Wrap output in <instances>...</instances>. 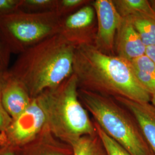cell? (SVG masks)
<instances>
[{
	"label": "cell",
	"instance_id": "obj_1",
	"mask_svg": "<svg viewBox=\"0 0 155 155\" xmlns=\"http://www.w3.org/2000/svg\"><path fill=\"white\" fill-rule=\"evenodd\" d=\"M73 74L79 89L116 98L150 102L151 96L140 85L131 64L117 55L106 54L93 43L78 45L75 50Z\"/></svg>",
	"mask_w": 155,
	"mask_h": 155
},
{
	"label": "cell",
	"instance_id": "obj_2",
	"mask_svg": "<svg viewBox=\"0 0 155 155\" xmlns=\"http://www.w3.org/2000/svg\"><path fill=\"white\" fill-rule=\"evenodd\" d=\"M76 47L61 34H56L20 54L8 71L36 98L72 75Z\"/></svg>",
	"mask_w": 155,
	"mask_h": 155
},
{
	"label": "cell",
	"instance_id": "obj_3",
	"mask_svg": "<svg viewBox=\"0 0 155 155\" xmlns=\"http://www.w3.org/2000/svg\"><path fill=\"white\" fill-rule=\"evenodd\" d=\"M78 90L77 78L72 74L57 87L36 98L50 132L70 145L82 136L97 133L94 121L79 100Z\"/></svg>",
	"mask_w": 155,
	"mask_h": 155
},
{
	"label": "cell",
	"instance_id": "obj_4",
	"mask_svg": "<svg viewBox=\"0 0 155 155\" xmlns=\"http://www.w3.org/2000/svg\"><path fill=\"white\" fill-rule=\"evenodd\" d=\"M79 98L102 129L132 155H152L132 113L111 97L79 89Z\"/></svg>",
	"mask_w": 155,
	"mask_h": 155
},
{
	"label": "cell",
	"instance_id": "obj_5",
	"mask_svg": "<svg viewBox=\"0 0 155 155\" xmlns=\"http://www.w3.org/2000/svg\"><path fill=\"white\" fill-rule=\"evenodd\" d=\"M61 18L55 12L18 11L0 20V37L11 53L21 54L59 32Z\"/></svg>",
	"mask_w": 155,
	"mask_h": 155
},
{
	"label": "cell",
	"instance_id": "obj_6",
	"mask_svg": "<svg viewBox=\"0 0 155 155\" xmlns=\"http://www.w3.org/2000/svg\"><path fill=\"white\" fill-rule=\"evenodd\" d=\"M47 127L45 113L33 98L28 108L12 120L4 133L8 144L18 149L36 139Z\"/></svg>",
	"mask_w": 155,
	"mask_h": 155
},
{
	"label": "cell",
	"instance_id": "obj_7",
	"mask_svg": "<svg viewBox=\"0 0 155 155\" xmlns=\"http://www.w3.org/2000/svg\"><path fill=\"white\" fill-rule=\"evenodd\" d=\"M92 6L97 18L94 45L102 52L114 55L117 32L122 17L113 0H95Z\"/></svg>",
	"mask_w": 155,
	"mask_h": 155
},
{
	"label": "cell",
	"instance_id": "obj_8",
	"mask_svg": "<svg viewBox=\"0 0 155 155\" xmlns=\"http://www.w3.org/2000/svg\"><path fill=\"white\" fill-rule=\"evenodd\" d=\"M95 12L92 5H84L67 16L61 18L59 32L65 39L77 46L93 43Z\"/></svg>",
	"mask_w": 155,
	"mask_h": 155
},
{
	"label": "cell",
	"instance_id": "obj_9",
	"mask_svg": "<svg viewBox=\"0 0 155 155\" xmlns=\"http://www.w3.org/2000/svg\"><path fill=\"white\" fill-rule=\"evenodd\" d=\"M1 98L5 110L12 120L21 114L33 99L25 85L8 70L2 75Z\"/></svg>",
	"mask_w": 155,
	"mask_h": 155
},
{
	"label": "cell",
	"instance_id": "obj_10",
	"mask_svg": "<svg viewBox=\"0 0 155 155\" xmlns=\"http://www.w3.org/2000/svg\"><path fill=\"white\" fill-rule=\"evenodd\" d=\"M114 99L132 113L152 155H155V107L150 102H139L122 97Z\"/></svg>",
	"mask_w": 155,
	"mask_h": 155
},
{
	"label": "cell",
	"instance_id": "obj_11",
	"mask_svg": "<svg viewBox=\"0 0 155 155\" xmlns=\"http://www.w3.org/2000/svg\"><path fill=\"white\" fill-rule=\"evenodd\" d=\"M146 48L132 22L122 18L115 41L117 56L130 62L145 55Z\"/></svg>",
	"mask_w": 155,
	"mask_h": 155
},
{
	"label": "cell",
	"instance_id": "obj_12",
	"mask_svg": "<svg viewBox=\"0 0 155 155\" xmlns=\"http://www.w3.org/2000/svg\"><path fill=\"white\" fill-rule=\"evenodd\" d=\"M17 155H73L70 144L57 139L48 127L31 143L17 149Z\"/></svg>",
	"mask_w": 155,
	"mask_h": 155
},
{
	"label": "cell",
	"instance_id": "obj_13",
	"mask_svg": "<svg viewBox=\"0 0 155 155\" xmlns=\"http://www.w3.org/2000/svg\"><path fill=\"white\" fill-rule=\"evenodd\" d=\"M135 77L144 90L155 95V63L146 55L130 62Z\"/></svg>",
	"mask_w": 155,
	"mask_h": 155
},
{
	"label": "cell",
	"instance_id": "obj_14",
	"mask_svg": "<svg viewBox=\"0 0 155 155\" xmlns=\"http://www.w3.org/2000/svg\"><path fill=\"white\" fill-rule=\"evenodd\" d=\"M122 18L141 16L155 19V10L147 0H113Z\"/></svg>",
	"mask_w": 155,
	"mask_h": 155
},
{
	"label": "cell",
	"instance_id": "obj_15",
	"mask_svg": "<svg viewBox=\"0 0 155 155\" xmlns=\"http://www.w3.org/2000/svg\"><path fill=\"white\" fill-rule=\"evenodd\" d=\"M73 155H107L102 141L98 134L86 135L70 144Z\"/></svg>",
	"mask_w": 155,
	"mask_h": 155
},
{
	"label": "cell",
	"instance_id": "obj_16",
	"mask_svg": "<svg viewBox=\"0 0 155 155\" xmlns=\"http://www.w3.org/2000/svg\"><path fill=\"white\" fill-rule=\"evenodd\" d=\"M146 47L155 45V19L141 16L127 17Z\"/></svg>",
	"mask_w": 155,
	"mask_h": 155
},
{
	"label": "cell",
	"instance_id": "obj_17",
	"mask_svg": "<svg viewBox=\"0 0 155 155\" xmlns=\"http://www.w3.org/2000/svg\"><path fill=\"white\" fill-rule=\"evenodd\" d=\"M57 0H20L19 11L29 13L55 11Z\"/></svg>",
	"mask_w": 155,
	"mask_h": 155
},
{
	"label": "cell",
	"instance_id": "obj_18",
	"mask_svg": "<svg viewBox=\"0 0 155 155\" xmlns=\"http://www.w3.org/2000/svg\"><path fill=\"white\" fill-rule=\"evenodd\" d=\"M94 122L97 132L102 141L105 148L106 155H132L120 144L109 136L96 122Z\"/></svg>",
	"mask_w": 155,
	"mask_h": 155
},
{
	"label": "cell",
	"instance_id": "obj_19",
	"mask_svg": "<svg viewBox=\"0 0 155 155\" xmlns=\"http://www.w3.org/2000/svg\"><path fill=\"white\" fill-rule=\"evenodd\" d=\"M88 2L86 0H57L55 12L61 18L72 14L76 9L84 6Z\"/></svg>",
	"mask_w": 155,
	"mask_h": 155
},
{
	"label": "cell",
	"instance_id": "obj_20",
	"mask_svg": "<svg viewBox=\"0 0 155 155\" xmlns=\"http://www.w3.org/2000/svg\"><path fill=\"white\" fill-rule=\"evenodd\" d=\"M20 0H0V20L19 11Z\"/></svg>",
	"mask_w": 155,
	"mask_h": 155
},
{
	"label": "cell",
	"instance_id": "obj_21",
	"mask_svg": "<svg viewBox=\"0 0 155 155\" xmlns=\"http://www.w3.org/2000/svg\"><path fill=\"white\" fill-rule=\"evenodd\" d=\"M3 72H0V132H5L12 121L11 117L7 113L2 105L1 98V88Z\"/></svg>",
	"mask_w": 155,
	"mask_h": 155
},
{
	"label": "cell",
	"instance_id": "obj_22",
	"mask_svg": "<svg viewBox=\"0 0 155 155\" xmlns=\"http://www.w3.org/2000/svg\"><path fill=\"white\" fill-rule=\"evenodd\" d=\"M11 52L0 37V72L7 71Z\"/></svg>",
	"mask_w": 155,
	"mask_h": 155
},
{
	"label": "cell",
	"instance_id": "obj_23",
	"mask_svg": "<svg viewBox=\"0 0 155 155\" xmlns=\"http://www.w3.org/2000/svg\"><path fill=\"white\" fill-rule=\"evenodd\" d=\"M17 148L8 144L0 149V155H17Z\"/></svg>",
	"mask_w": 155,
	"mask_h": 155
},
{
	"label": "cell",
	"instance_id": "obj_24",
	"mask_svg": "<svg viewBox=\"0 0 155 155\" xmlns=\"http://www.w3.org/2000/svg\"><path fill=\"white\" fill-rule=\"evenodd\" d=\"M145 55L148 56L155 63V45L147 47Z\"/></svg>",
	"mask_w": 155,
	"mask_h": 155
},
{
	"label": "cell",
	"instance_id": "obj_25",
	"mask_svg": "<svg viewBox=\"0 0 155 155\" xmlns=\"http://www.w3.org/2000/svg\"><path fill=\"white\" fill-rule=\"evenodd\" d=\"M8 144L7 139L4 132H0V149Z\"/></svg>",
	"mask_w": 155,
	"mask_h": 155
},
{
	"label": "cell",
	"instance_id": "obj_26",
	"mask_svg": "<svg viewBox=\"0 0 155 155\" xmlns=\"http://www.w3.org/2000/svg\"><path fill=\"white\" fill-rule=\"evenodd\" d=\"M150 103L155 107V95H153L152 96H151V98H150Z\"/></svg>",
	"mask_w": 155,
	"mask_h": 155
},
{
	"label": "cell",
	"instance_id": "obj_27",
	"mask_svg": "<svg viewBox=\"0 0 155 155\" xmlns=\"http://www.w3.org/2000/svg\"><path fill=\"white\" fill-rule=\"evenodd\" d=\"M150 1L151 5L153 6V8H154V9L155 10V0H150Z\"/></svg>",
	"mask_w": 155,
	"mask_h": 155
}]
</instances>
